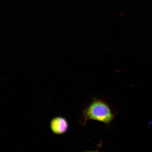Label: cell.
<instances>
[{
	"label": "cell",
	"mask_w": 152,
	"mask_h": 152,
	"mask_svg": "<svg viewBox=\"0 0 152 152\" xmlns=\"http://www.w3.org/2000/svg\"><path fill=\"white\" fill-rule=\"evenodd\" d=\"M115 115L106 102L95 98L83 110L82 124L85 125L87 121L94 120L108 126L113 122Z\"/></svg>",
	"instance_id": "1"
},
{
	"label": "cell",
	"mask_w": 152,
	"mask_h": 152,
	"mask_svg": "<svg viewBox=\"0 0 152 152\" xmlns=\"http://www.w3.org/2000/svg\"><path fill=\"white\" fill-rule=\"evenodd\" d=\"M50 128L53 134L61 135L68 130L69 124L66 119L61 116H56L51 120Z\"/></svg>",
	"instance_id": "2"
},
{
	"label": "cell",
	"mask_w": 152,
	"mask_h": 152,
	"mask_svg": "<svg viewBox=\"0 0 152 152\" xmlns=\"http://www.w3.org/2000/svg\"><path fill=\"white\" fill-rule=\"evenodd\" d=\"M101 147V145H99V147H98V149H97L96 150H95V151H84V152H100L99 151V148Z\"/></svg>",
	"instance_id": "3"
}]
</instances>
